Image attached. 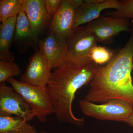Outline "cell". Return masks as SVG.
Returning a JSON list of instances; mask_svg holds the SVG:
<instances>
[{
	"instance_id": "7a4b0ae2",
	"label": "cell",
	"mask_w": 133,
	"mask_h": 133,
	"mask_svg": "<svg viewBox=\"0 0 133 133\" xmlns=\"http://www.w3.org/2000/svg\"><path fill=\"white\" fill-rule=\"evenodd\" d=\"M99 65L92 63L85 65L67 62L51 72L47 88L55 114L58 121L79 127L84 125V118L74 115L72 105L79 89L90 84L95 77Z\"/></svg>"
},
{
	"instance_id": "7402d4cb",
	"label": "cell",
	"mask_w": 133,
	"mask_h": 133,
	"mask_svg": "<svg viewBox=\"0 0 133 133\" xmlns=\"http://www.w3.org/2000/svg\"><path fill=\"white\" fill-rule=\"evenodd\" d=\"M37 133H48L47 132H45V131H43V130H42L41 131V132H37Z\"/></svg>"
},
{
	"instance_id": "ac0fdd59",
	"label": "cell",
	"mask_w": 133,
	"mask_h": 133,
	"mask_svg": "<svg viewBox=\"0 0 133 133\" xmlns=\"http://www.w3.org/2000/svg\"><path fill=\"white\" fill-rule=\"evenodd\" d=\"M21 72L16 63L0 61V83H5L10 78L19 76Z\"/></svg>"
},
{
	"instance_id": "d6986e66",
	"label": "cell",
	"mask_w": 133,
	"mask_h": 133,
	"mask_svg": "<svg viewBox=\"0 0 133 133\" xmlns=\"http://www.w3.org/2000/svg\"><path fill=\"white\" fill-rule=\"evenodd\" d=\"M105 15L122 19L133 18V0L122 1V6L119 9L108 12Z\"/></svg>"
},
{
	"instance_id": "5bb4252c",
	"label": "cell",
	"mask_w": 133,
	"mask_h": 133,
	"mask_svg": "<svg viewBox=\"0 0 133 133\" xmlns=\"http://www.w3.org/2000/svg\"><path fill=\"white\" fill-rule=\"evenodd\" d=\"M17 17H11L0 25V61L12 62L14 60V53L10 49L14 42Z\"/></svg>"
},
{
	"instance_id": "44dd1931",
	"label": "cell",
	"mask_w": 133,
	"mask_h": 133,
	"mask_svg": "<svg viewBox=\"0 0 133 133\" xmlns=\"http://www.w3.org/2000/svg\"><path fill=\"white\" fill-rule=\"evenodd\" d=\"M125 123L128 124L133 128V110L132 113L128 116L124 122Z\"/></svg>"
},
{
	"instance_id": "3957f363",
	"label": "cell",
	"mask_w": 133,
	"mask_h": 133,
	"mask_svg": "<svg viewBox=\"0 0 133 133\" xmlns=\"http://www.w3.org/2000/svg\"><path fill=\"white\" fill-rule=\"evenodd\" d=\"M7 82L24 98L31 107L33 115L41 122H45L48 116L55 113L47 87L30 85L14 78H10Z\"/></svg>"
},
{
	"instance_id": "6da1fadb",
	"label": "cell",
	"mask_w": 133,
	"mask_h": 133,
	"mask_svg": "<svg viewBox=\"0 0 133 133\" xmlns=\"http://www.w3.org/2000/svg\"><path fill=\"white\" fill-rule=\"evenodd\" d=\"M131 36L124 48L118 51L106 65L99 66L89 84L85 99L102 103L112 99L123 100L133 107V25Z\"/></svg>"
},
{
	"instance_id": "603a6c76",
	"label": "cell",
	"mask_w": 133,
	"mask_h": 133,
	"mask_svg": "<svg viewBox=\"0 0 133 133\" xmlns=\"http://www.w3.org/2000/svg\"></svg>"
},
{
	"instance_id": "7c38bea8",
	"label": "cell",
	"mask_w": 133,
	"mask_h": 133,
	"mask_svg": "<svg viewBox=\"0 0 133 133\" xmlns=\"http://www.w3.org/2000/svg\"><path fill=\"white\" fill-rule=\"evenodd\" d=\"M22 11L25 12L37 37L50 23L51 17L48 14L45 0H22Z\"/></svg>"
},
{
	"instance_id": "8fae6325",
	"label": "cell",
	"mask_w": 133,
	"mask_h": 133,
	"mask_svg": "<svg viewBox=\"0 0 133 133\" xmlns=\"http://www.w3.org/2000/svg\"><path fill=\"white\" fill-rule=\"evenodd\" d=\"M38 48L42 52L51 70L56 69L67 63V46L66 41L49 33L40 40Z\"/></svg>"
},
{
	"instance_id": "5b68a950",
	"label": "cell",
	"mask_w": 133,
	"mask_h": 133,
	"mask_svg": "<svg viewBox=\"0 0 133 133\" xmlns=\"http://www.w3.org/2000/svg\"><path fill=\"white\" fill-rule=\"evenodd\" d=\"M98 42L95 34L85 26L73 29L66 39L67 62L78 65L93 63L90 58L91 50Z\"/></svg>"
},
{
	"instance_id": "ba28073f",
	"label": "cell",
	"mask_w": 133,
	"mask_h": 133,
	"mask_svg": "<svg viewBox=\"0 0 133 133\" xmlns=\"http://www.w3.org/2000/svg\"><path fill=\"white\" fill-rule=\"evenodd\" d=\"M83 0H63L61 5L53 17L49 26V33L63 41L66 39L73 30L76 9Z\"/></svg>"
},
{
	"instance_id": "9c48e42d",
	"label": "cell",
	"mask_w": 133,
	"mask_h": 133,
	"mask_svg": "<svg viewBox=\"0 0 133 133\" xmlns=\"http://www.w3.org/2000/svg\"><path fill=\"white\" fill-rule=\"evenodd\" d=\"M42 52L38 48L30 58L29 64L21 77L22 83L40 87H46L51 72Z\"/></svg>"
},
{
	"instance_id": "277c9868",
	"label": "cell",
	"mask_w": 133,
	"mask_h": 133,
	"mask_svg": "<svg viewBox=\"0 0 133 133\" xmlns=\"http://www.w3.org/2000/svg\"><path fill=\"white\" fill-rule=\"evenodd\" d=\"M82 112L87 116L101 120L124 122L132 113L133 107L129 102L112 99L100 104L85 99L79 101Z\"/></svg>"
},
{
	"instance_id": "8992f818",
	"label": "cell",
	"mask_w": 133,
	"mask_h": 133,
	"mask_svg": "<svg viewBox=\"0 0 133 133\" xmlns=\"http://www.w3.org/2000/svg\"><path fill=\"white\" fill-rule=\"evenodd\" d=\"M0 115L18 116L28 122L35 118L24 98L5 83H0Z\"/></svg>"
},
{
	"instance_id": "52a82bcc",
	"label": "cell",
	"mask_w": 133,
	"mask_h": 133,
	"mask_svg": "<svg viewBox=\"0 0 133 133\" xmlns=\"http://www.w3.org/2000/svg\"><path fill=\"white\" fill-rule=\"evenodd\" d=\"M131 25L128 19L101 15L85 27L95 34L98 42L109 44L121 32L131 31Z\"/></svg>"
},
{
	"instance_id": "4fadbf2b",
	"label": "cell",
	"mask_w": 133,
	"mask_h": 133,
	"mask_svg": "<svg viewBox=\"0 0 133 133\" xmlns=\"http://www.w3.org/2000/svg\"><path fill=\"white\" fill-rule=\"evenodd\" d=\"M39 39L33 33L26 14L23 11L17 17L13 43L19 54L26 52L30 47L38 48Z\"/></svg>"
},
{
	"instance_id": "e0dca14e",
	"label": "cell",
	"mask_w": 133,
	"mask_h": 133,
	"mask_svg": "<svg viewBox=\"0 0 133 133\" xmlns=\"http://www.w3.org/2000/svg\"><path fill=\"white\" fill-rule=\"evenodd\" d=\"M114 55L112 51L105 47L96 45L91 50L90 58L93 63L98 65L107 64L111 61Z\"/></svg>"
},
{
	"instance_id": "2e32d148",
	"label": "cell",
	"mask_w": 133,
	"mask_h": 133,
	"mask_svg": "<svg viewBox=\"0 0 133 133\" xmlns=\"http://www.w3.org/2000/svg\"><path fill=\"white\" fill-rule=\"evenodd\" d=\"M22 8V0H1L0 21L2 23L11 17L17 16Z\"/></svg>"
},
{
	"instance_id": "ffe728a7",
	"label": "cell",
	"mask_w": 133,
	"mask_h": 133,
	"mask_svg": "<svg viewBox=\"0 0 133 133\" xmlns=\"http://www.w3.org/2000/svg\"><path fill=\"white\" fill-rule=\"evenodd\" d=\"M63 0H45V6L48 14L51 17L56 14Z\"/></svg>"
},
{
	"instance_id": "30bf717a",
	"label": "cell",
	"mask_w": 133,
	"mask_h": 133,
	"mask_svg": "<svg viewBox=\"0 0 133 133\" xmlns=\"http://www.w3.org/2000/svg\"><path fill=\"white\" fill-rule=\"evenodd\" d=\"M121 6L122 1L83 0L75 12L73 29L97 19L104 10L114 9L118 10Z\"/></svg>"
},
{
	"instance_id": "9a60e30c",
	"label": "cell",
	"mask_w": 133,
	"mask_h": 133,
	"mask_svg": "<svg viewBox=\"0 0 133 133\" xmlns=\"http://www.w3.org/2000/svg\"><path fill=\"white\" fill-rule=\"evenodd\" d=\"M28 122L18 116L0 115V133H37L35 127Z\"/></svg>"
}]
</instances>
